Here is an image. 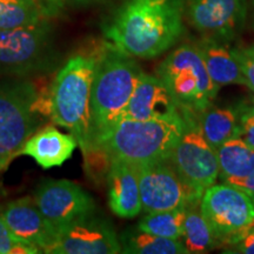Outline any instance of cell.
Instances as JSON below:
<instances>
[{"label": "cell", "instance_id": "obj_23", "mask_svg": "<svg viewBox=\"0 0 254 254\" xmlns=\"http://www.w3.org/2000/svg\"><path fill=\"white\" fill-rule=\"evenodd\" d=\"M43 14L37 0H0V30L38 24Z\"/></svg>", "mask_w": 254, "mask_h": 254}, {"label": "cell", "instance_id": "obj_12", "mask_svg": "<svg viewBox=\"0 0 254 254\" xmlns=\"http://www.w3.org/2000/svg\"><path fill=\"white\" fill-rule=\"evenodd\" d=\"M46 253L117 254L122 253V245L113 225L94 211L58 230L56 243Z\"/></svg>", "mask_w": 254, "mask_h": 254}, {"label": "cell", "instance_id": "obj_3", "mask_svg": "<svg viewBox=\"0 0 254 254\" xmlns=\"http://www.w3.org/2000/svg\"><path fill=\"white\" fill-rule=\"evenodd\" d=\"M98 55H77L69 58L57 73L49 97L50 118L77 139L86 160L93 151L91 90Z\"/></svg>", "mask_w": 254, "mask_h": 254}, {"label": "cell", "instance_id": "obj_14", "mask_svg": "<svg viewBox=\"0 0 254 254\" xmlns=\"http://www.w3.org/2000/svg\"><path fill=\"white\" fill-rule=\"evenodd\" d=\"M183 113L164 81L142 72L120 120H170Z\"/></svg>", "mask_w": 254, "mask_h": 254}, {"label": "cell", "instance_id": "obj_7", "mask_svg": "<svg viewBox=\"0 0 254 254\" xmlns=\"http://www.w3.org/2000/svg\"><path fill=\"white\" fill-rule=\"evenodd\" d=\"M57 66L51 30L45 23L0 30V75L30 78L52 72Z\"/></svg>", "mask_w": 254, "mask_h": 254}, {"label": "cell", "instance_id": "obj_22", "mask_svg": "<svg viewBox=\"0 0 254 254\" xmlns=\"http://www.w3.org/2000/svg\"><path fill=\"white\" fill-rule=\"evenodd\" d=\"M189 253H205L218 247V243L200 211V205L186 208L184 234L180 239Z\"/></svg>", "mask_w": 254, "mask_h": 254}, {"label": "cell", "instance_id": "obj_18", "mask_svg": "<svg viewBox=\"0 0 254 254\" xmlns=\"http://www.w3.org/2000/svg\"><path fill=\"white\" fill-rule=\"evenodd\" d=\"M194 44L204 60L209 78L215 86L220 88L224 85L230 84L246 85L245 78L241 74L239 65L232 52V47H230V43L201 38Z\"/></svg>", "mask_w": 254, "mask_h": 254}, {"label": "cell", "instance_id": "obj_19", "mask_svg": "<svg viewBox=\"0 0 254 254\" xmlns=\"http://www.w3.org/2000/svg\"><path fill=\"white\" fill-rule=\"evenodd\" d=\"M240 107L209 106L204 112L198 114V122L205 139L214 151L225 141L239 136Z\"/></svg>", "mask_w": 254, "mask_h": 254}, {"label": "cell", "instance_id": "obj_26", "mask_svg": "<svg viewBox=\"0 0 254 254\" xmlns=\"http://www.w3.org/2000/svg\"><path fill=\"white\" fill-rule=\"evenodd\" d=\"M234 58L245 78L246 86L254 93V45L247 47H233Z\"/></svg>", "mask_w": 254, "mask_h": 254}, {"label": "cell", "instance_id": "obj_8", "mask_svg": "<svg viewBox=\"0 0 254 254\" xmlns=\"http://www.w3.org/2000/svg\"><path fill=\"white\" fill-rule=\"evenodd\" d=\"M200 211L220 246H232L254 227V202L238 187L225 183L205 190Z\"/></svg>", "mask_w": 254, "mask_h": 254}, {"label": "cell", "instance_id": "obj_4", "mask_svg": "<svg viewBox=\"0 0 254 254\" xmlns=\"http://www.w3.org/2000/svg\"><path fill=\"white\" fill-rule=\"evenodd\" d=\"M185 117L170 120H120L95 145L107 160H123L141 166L170 160L182 135Z\"/></svg>", "mask_w": 254, "mask_h": 254}, {"label": "cell", "instance_id": "obj_15", "mask_svg": "<svg viewBox=\"0 0 254 254\" xmlns=\"http://www.w3.org/2000/svg\"><path fill=\"white\" fill-rule=\"evenodd\" d=\"M4 221L19 240L46 253L56 243L58 232L41 213L33 196H23L0 209Z\"/></svg>", "mask_w": 254, "mask_h": 254}, {"label": "cell", "instance_id": "obj_10", "mask_svg": "<svg viewBox=\"0 0 254 254\" xmlns=\"http://www.w3.org/2000/svg\"><path fill=\"white\" fill-rule=\"evenodd\" d=\"M183 111L185 125L171 154L170 163L189 185L205 192L214 185L219 177L217 152L202 134L198 114Z\"/></svg>", "mask_w": 254, "mask_h": 254}, {"label": "cell", "instance_id": "obj_29", "mask_svg": "<svg viewBox=\"0 0 254 254\" xmlns=\"http://www.w3.org/2000/svg\"><path fill=\"white\" fill-rule=\"evenodd\" d=\"M224 183L244 190L246 194H249L252 198L254 202V172L241 178H228Z\"/></svg>", "mask_w": 254, "mask_h": 254}, {"label": "cell", "instance_id": "obj_25", "mask_svg": "<svg viewBox=\"0 0 254 254\" xmlns=\"http://www.w3.org/2000/svg\"><path fill=\"white\" fill-rule=\"evenodd\" d=\"M40 250L20 241L12 233L0 215V254H36Z\"/></svg>", "mask_w": 254, "mask_h": 254}, {"label": "cell", "instance_id": "obj_30", "mask_svg": "<svg viewBox=\"0 0 254 254\" xmlns=\"http://www.w3.org/2000/svg\"><path fill=\"white\" fill-rule=\"evenodd\" d=\"M98 1V0H40L39 5L44 12V7L46 5V11L55 12L57 8L63 7L67 2H73V4H90V2Z\"/></svg>", "mask_w": 254, "mask_h": 254}, {"label": "cell", "instance_id": "obj_31", "mask_svg": "<svg viewBox=\"0 0 254 254\" xmlns=\"http://www.w3.org/2000/svg\"><path fill=\"white\" fill-rule=\"evenodd\" d=\"M250 8H251V17H252V26L254 28V0H251Z\"/></svg>", "mask_w": 254, "mask_h": 254}, {"label": "cell", "instance_id": "obj_27", "mask_svg": "<svg viewBox=\"0 0 254 254\" xmlns=\"http://www.w3.org/2000/svg\"><path fill=\"white\" fill-rule=\"evenodd\" d=\"M239 107V138L254 148V107L247 104H241Z\"/></svg>", "mask_w": 254, "mask_h": 254}, {"label": "cell", "instance_id": "obj_5", "mask_svg": "<svg viewBox=\"0 0 254 254\" xmlns=\"http://www.w3.org/2000/svg\"><path fill=\"white\" fill-rule=\"evenodd\" d=\"M43 99L28 78L0 80V171L19 155L44 123Z\"/></svg>", "mask_w": 254, "mask_h": 254}, {"label": "cell", "instance_id": "obj_21", "mask_svg": "<svg viewBox=\"0 0 254 254\" xmlns=\"http://www.w3.org/2000/svg\"><path fill=\"white\" fill-rule=\"evenodd\" d=\"M215 152L219 177L222 182L228 178H241L254 172V148L239 136L225 141Z\"/></svg>", "mask_w": 254, "mask_h": 254}, {"label": "cell", "instance_id": "obj_24", "mask_svg": "<svg viewBox=\"0 0 254 254\" xmlns=\"http://www.w3.org/2000/svg\"><path fill=\"white\" fill-rule=\"evenodd\" d=\"M186 217V207L170 209V211L147 213L139 221V230L168 238L182 239L184 234V221Z\"/></svg>", "mask_w": 254, "mask_h": 254}, {"label": "cell", "instance_id": "obj_17", "mask_svg": "<svg viewBox=\"0 0 254 254\" xmlns=\"http://www.w3.org/2000/svg\"><path fill=\"white\" fill-rule=\"evenodd\" d=\"M77 146V139L71 133L66 134L49 126L34 133L25 142L19 155L31 157L40 167L49 170L62 166L72 157Z\"/></svg>", "mask_w": 254, "mask_h": 254}, {"label": "cell", "instance_id": "obj_1", "mask_svg": "<svg viewBox=\"0 0 254 254\" xmlns=\"http://www.w3.org/2000/svg\"><path fill=\"white\" fill-rule=\"evenodd\" d=\"M185 6L186 0H124L104 25V34L133 58H155L183 36Z\"/></svg>", "mask_w": 254, "mask_h": 254}, {"label": "cell", "instance_id": "obj_2", "mask_svg": "<svg viewBox=\"0 0 254 254\" xmlns=\"http://www.w3.org/2000/svg\"><path fill=\"white\" fill-rule=\"evenodd\" d=\"M141 73L133 57L105 44L98 55L91 90L92 154L97 142L120 122Z\"/></svg>", "mask_w": 254, "mask_h": 254}, {"label": "cell", "instance_id": "obj_11", "mask_svg": "<svg viewBox=\"0 0 254 254\" xmlns=\"http://www.w3.org/2000/svg\"><path fill=\"white\" fill-rule=\"evenodd\" d=\"M249 0H186L185 14L202 38L230 43L243 32Z\"/></svg>", "mask_w": 254, "mask_h": 254}, {"label": "cell", "instance_id": "obj_32", "mask_svg": "<svg viewBox=\"0 0 254 254\" xmlns=\"http://www.w3.org/2000/svg\"><path fill=\"white\" fill-rule=\"evenodd\" d=\"M247 105H250V106L254 107V94L252 95V97H250V99H249V104H247Z\"/></svg>", "mask_w": 254, "mask_h": 254}, {"label": "cell", "instance_id": "obj_20", "mask_svg": "<svg viewBox=\"0 0 254 254\" xmlns=\"http://www.w3.org/2000/svg\"><path fill=\"white\" fill-rule=\"evenodd\" d=\"M122 253L127 254H187L189 251L179 239H168L138 227L127 228L119 238Z\"/></svg>", "mask_w": 254, "mask_h": 254}, {"label": "cell", "instance_id": "obj_13", "mask_svg": "<svg viewBox=\"0 0 254 254\" xmlns=\"http://www.w3.org/2000/svg\"><path fill=\"white\" fill-rule=\"evenodd\" d=\"M33 199L57 232L95 211L92 195L71 180H45L38 186Z\"/></svg>", "mask_w": 254, "mask_h": 254}, {"label": "cell", "instance_id": "obj_28", "mask_svg": "<svg viewBox=\"0 0 254 254\" xmlns=\"http://www.w3.org/2000/svg\"><path fill=\"white\" fill-rule=\"evenodd\" d=\"M228 253L254 254V227L247 231L234 245L228 246Z\"/></svg>", "mask_w": 254, "mask_h": 254}, {"label": "cell", "instance_id": "obj_9", "mask_svg": "<svg viewBox=\"0 0 254 254\" xmlns=\"http://www.w3.org/2000/svg\"><path fill=\"white\" fill-rule=\"evenodd\" d=\"M142 211L147 213L200 205L204 192L189 185L170 160L135 166Z\"/></svg>", "mask_w": 254, "mask_h": 254}, {"label": "cell", "instance_id": "obj_6", "mask_svg": "<svg viewBox=\"0 0 254 254\" xmlns=\"http://www.w3.org/2000/svg\"><path fill=\"white\" fill-rule=\"evenodd\" d=\"M160 78L183 110L199 114L209 107L220 88L209 78L195 44H184L158 66Z\"/></svg>", "mask_w": 254, "mask_h": 254}, {"label": "cell", "instance_id": "obj_16", "mask_svg": "<svg viewBox=\"0 0 254 254\" xmlns=\"http://www.w3.org/2000/svg\"><path fill=\"white\" fill-rule=\"evenodd\" d=\"M106 177L111 211L119 218H135L142 211V206L134 165L113 159L110 160Z\"/></svg>", "mask_w": 254, "mask_h": 254}]
</instances>
